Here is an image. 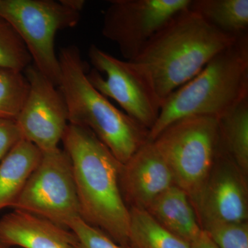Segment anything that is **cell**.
<instances>
[{
  "label": "cell",
  "instance_id": "13",
  "mask_svg": "<svg viewBox=\"0 0 248 248\" xmlns=\"http://www.w3.org/2000/svg\"><path fill=\"white\" fill-rule=\"evenodd\" d=\"M0 242L7 247L78 248L73 231L43 217L14 210L0 218Z\"/></svg>",
  "mask_w": 248,
  "mask_h": 248
},
{
  "label": "cell",
  "instance_id": "10",
  "mask_svg": "<svg viewBox=\"0 0 248 248\" xmlns=\"http://www.w3.org/2000/svg\"><path fill=\"white\" fill-rule=\"evenodd\" d=\"M24 76L29 92L16 122L24 140L42 152L59 148L68 125V110L61 92L33 64Z\"/></svg>",
  "mask_w": 248,
  "mask_h": 248
},
{
  "label": "cell",
  "instance_id": "5",
  "mask_svg": "<svg viewBox=\"0 0 248 248\" xmlns=\"http://www.w3.org/2000/svg\"><path fill=\"white\" fill-rule=\"evenodd\" d=\"M151 142L169 165L175 185L185 191L192 202L221 151L218 119L184 117L170 124Z\"/></svg>",
  "mask_w": 248,
  "mask_h": 248
},
{
  "label": "cell",
  "instance_id": "11",
  "mask_svg": "<svg viewBox=\"0 0 248 248\" xmlns=\"http://www.w3.org/2000/svg\"><path fill=\"white\" fill-rule=\"evenodd\" d=\"M191 202L203 230L247 222L248 176L221 149L203 187Z\"/></svg>",
  "mask_w": 248,
  "mask_h": 248
},
{
  "label": "cell",
  "instance_id": "17",
  "mask_svg": "<svg viewBox=\"0 0 248 248\" xmlns=\"http://www.w3.org/2000/svg\"><path fill=\"white\" fill-rule=\"evenodd\" d=\"M218 120L222 150L248 176V98Z\"/></svg>",
  "mask_w": 248,
  "mask_h": 248
},
{
  "label": "cell",
  "instance_id": "12",
  "mask_svg": "<svg viewBox=\"0 0 248 248\" xmlns=\"http://www.w3.org/2000/svg\"><path fill=\"white\" fill-rule=\"evenodd\" d=\"M120 184L129 209L146 210L175 182L169 165L154 144L148 141L122 164Z\"/></svg>",
  "mask_w": 248,
  "mask_h": 248
},
{
  "label": "cell",
  "instance_id": "3",
  "mask_svg": "<svg viewBox=\"0 0 248 248\" xmlns=\"http://www.w3.org/2000/svg\"><path fill=\"white\" fill-rule=\"evenodd\" d=\"M58 89L68 110V124L87 128L122 164L148 141L149 130L119 110L93 87L76 45L60 48Z\"/></svg>",
  "mask_w": 248,
  "mask_h": 248
},
{
  "label": "cell",
  "instance_id": "20",
  "mask_svg": "<svg viewBox=\"0 0 248 248\" xmlns=\"http://www.w3.org/2000/svg\"><path fill=\"white\" fill-rule=\"evenodd\" d=\"M32 62L22 39L9 23L0 17V68L24 73Z\"/></svg>",
  "mask_w": 248,
  "mask_h": 248
},
{
  "label": "cell",
  "instance_id": "19",
  "mask_svg": "<svg viewBox=\"0 0 248 248\" xmlns=\"http://www.w3.org/2000/svg\"><path fill=\"white\" fill-rule=\"evenodd\" d=\"M29 87L23 72L0 68V119L16 120Z\"/></svg>",
  "mask_w": 248,
  "mask_h": 248
},
{
  "label": "cell",
  "instance_id": "24",
  "mask_svg": "<svg viewBox=\"0 0 248 248\" xmlns=\"http://www.w3.org/2000/svg\"><path fill=\"white\" fill-rule=\"evenodd\" d=\"M191 248H218L205 231L190 243Z\"/></svg>",
  "mask_w": 248,
  "mask_h": 248
},
{
  "label": "cell",
  "instance_id": "23",
  "mask_svg": "<svg viewBox=\"0 0 248 248\" xmlns=\"http://www.w3.org/2000/svg\"><path fill=\"white\" fill-rule=\"evenodd\" d=\"M24 138L16 121L0 119V162Z\"/></svg>",
  "mask_w": 248,
  "mask_h": 248
},
{
  "label": "cell",
  "instance_id": "9",
  "mask_svg": "<svg viewBox=\"0 0 248 248\" xmlns=\"http://www.w3.org/2000/svg\"><path fill=\"white\" fill-rule=\"evenodd\" d=\"M192 0H111L102 32L126 61L133 62L173 18L189 9Z\"/></svg>",
  "mask_w": 248,
  "mask_h": 248
},
{
  "label": "cell",
  "instance_id": "6",
  "mask_svg": "<svg viewBox=\"0 0 248 248\" xmlns=\"http://www.w3.org/2000/svg\"><path fill=\"white\" fill-rule=\"evenodd\" d=\"M0 17L22 39L34 66L58 87L61 68L55 37L59 31L78 25L80 13L60 0H0Z\"/></svg>",
  "mask_w": 248,
  "mask_h": 248
},
{
  "label": "cell",
  "instance_id": "2",
  "mask_svg": "<svg viewBox=\"0 0 248 248\" xmlns=\"http://www.w3.org/2000/svg\"><path fill=\"white\" fill-rule=\"evenodd\" d=\"M239 37L218 30L190 9L173 18L134 60L161 103L199 74Z\"/></svg>",
  "mask_w": 248,
  "mask_h": 248
},
{
  "label": "cell",
  "instance_id": "18",
  "mask_svg": "<svg viewBox=\"0 0 248 248\" xmlns=\"http://www.w3.org/2000/svg\"><path fill=\"white\" fill-rule=\"evenodd\" d=\"M130 248H191L190 244L165 229L146 210L130 208Z\"/></svg>",
  "mask_w": 248,
  "mask_h": 248
},
{
  "label": "cell",
  "instance_id": "7",
  "mask_svg": "<svg viewBox=\"0 0 248 248\" xmlns=\"http://www.w3.org/2000/svg\"><path fill=\"white\" fill-rule=\"evenodd\" d=\"M89 57L94 68L87 77L93 87L151 130L159 117L161 103L141 68L135 62L115 58L96 45L90 46Z\"/></svg>",
  "mask_w": 248,
  "mask_h": 248
},
{
  "label": "cell",
  "instance_id": "16",
  "mask_svg": "<svg viewBox=\"0 0 248 248\" xmlns=\"http://www.w3.org/2000/svg\"><path fill=\"white\" fill-rule=\"evenodd\" d=\"M189 9L225 33L248 34V0H192Z\"/></svg>",
  "mask_w": 248,
  "mask_h": 248
},
{
  "label": "cell",
  "instance_id": "14",
  "mask_svg": "<svg viewBox=\"0 0 248 248\" xmlns=\"http://www.w3.org/2000/svg\"><path fill=\"white\" fill-rule=\"evenodd\" d=\"M146 211L165 229L190 244L203 232L190 197L177 186L165 191Z\"/></svg>",
  "mask_w": 248,
  "mask_h": 248
},
{
  "label": "cell",
  "instance_id": "25",
  "mask_svg": "<svg viewBox=\"0 0 248 248\" xmlns=\"http://www.w3.org/2000/svg\"><path fill=\"white\" fill-rule=\"evenodd\" d=\"M60 1L67 7L79 13H81L86 4V1L84 0H60Z\"/></svg>",
  "mask_w": 248,
  "mask_h": 248
},
{
  "label": "cell",
  "instance_id": "8",
  "mask_svg": "<svg viewBox=\"0 0 248 248\" xmlns=\"http://www.w3.org/2000/svg\"><path fill=\"white\" fill-rule=\"evenodd\" d=\"M14 210L34 214L68 228L80 218L73 168L64 150L42 152L38 166L31 174Z\"/></svg>",
  "mask_w": 248,
  "mask_h": 248
},
{
  "label": "cell",
  "instance_id": "4",
  "mask_svg": "<svg viewBox=\"0 0 248 248\" xmlns=\"http://www.w3.org/2000/svg\"><path fill=\"white\" fill-rule=\"evenodd\" d=\"M248 98V34L218 53L188 82L163 102L159 117L149 130L153 141L176 121L205 116L218 119Z\"/></svg>",
  "mask_w": 248,
  "mask_h": 248
},
{
  "label": "cell",
  "instance_id": "22",
  "mask_svg": "<svg viewBox=\"0 0 248 248\" xmlns=\"http://www.w3.org/2000/svg\"><path fill=\"white\" fill-rule=\"evenodd\" d=\"M68 229L76 235L78 248H130L117 244L104 232L88 224L81 218L72 221Z\"/></svg>",
  "mask_w": 248,
  "mask_h": 248
},
{
  "label": "cell",
  "instance_id": "21",
  "mask_svg": "<svg viewBox=\"0 0 248 248\" xmlns=\"http://www.w3.org/2000/svg\"><path fill=\"white\" fill-rule=\"evenodd\" d=\"M218 248H248V223H225L203 230Z\"/></svg>",
  "mask_w": 248,
  "mask_h": 248
},
{
  "label": "cell",
  "instance_id": "15",
  "mask_svg": "<svg viewBox=\"0 0 248 248\" xmlns=\"http://www.w3.org/2000/svg\"><path fill=\"white\" fill-rule=\"evenodd\" d=\"M42 155L33 143L22 140L0 162V210L14 208Z\"/></svg>",
  "mask_w": 248,
  "mask_h": 248
},
{
  "label": "cell",
  "instance_id": "26",
  "mask_svg": "<svg viewBox=\"0 0 248 248\" xmlns=\"http://www.w3.org/2000/svg\"><path fill=\"white\" fill-rule=\"evenodd\" d=\"M0 248H9V247H7V246H4V244H1V242H0Z\"/></svg>",
  "mask_w": 248,
  "mask_h": 248
},
{
  "label": "cell",
  "instance_id": "1",
  "mask_svg": "<svg viewBox=\"0 0 248 248\" xmlns=\"http://www.w3.org/2000/svg\"><path fill=\"white\" fill-rule=\"evenodd\" d=\"M62 141L71 161L80 218L129 248L130 213L120 188L122 164L89 129L68 124Z\"/></svg>",
  "mask_w": 248,
  "mask_h": 248
}]
</instances>
